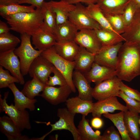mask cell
<instances>
[{"label":"cell","instance_id":"cell-26","mask_svg":"<svg viewBox=\"0 0 140 140\" xmlns=\"http://www.w3.org/2000/svg\"><path fill=\"white\" fill-rule=\"evenodd\" d=\"M121 35L125 41L140 44V9L138 10L131 23Z\"/></svg>","mask_w":140,"mask_h":140},{"label":"cell","instance_id":"cell-2","mask_svg":"<svg viewBox=\"0 0 140 140\" xmlns=\"http://www.w3.org/2000/svg\"><path fill=\"white\" fill-rule=\"evenodd\" d=\"M3 18L10 26L11 30L31 36L41 26L43 21L41 8H38L33 12L9 15Z\"/></svg>","mask_w":140,"mask_h":140},{"label":"cell","instance_id":"cell-42","mask_svg":"<svg viewBox=\"0 0 140 140\" xmlns=\"http://www.w3.org/2000/svg\"><path fill=\"white\" fill-rule=\"evenodd\" d=\"M102 140H121L122 137L119 131L113 126L107 129L102 135Z\"/></svg>","mask_w":140,"mask_h":140},{"label":"cell","instance_id":"cell-45","mask_svg":"<svg viewBox=\"0 0 140 140\" xmlns=\"http://www.w3.org/2000/svg\"><path fill=\"white\" fill-rule=\"evenodd\" d=\"M69 3L75 5L77 3L83 2L88 5L96 3L97 0H64Z\"/></svg>","mask_w":140,"mask_h":140},{"label":"cell","instance_id":"cell-47","mask_svg":"<svg viewBox=\"0 0 140 140\" xmlns=\"http://www.w3.org/2000/svg\"><path fill=\"white\" fill-rule=\"evenodd\" d=\"M21 0H0V5H6L12 4H19Z\"/></svg>","mask_w":140,"mask_h":140},{"label":"cell","instance_id":"cell-7","mask_svg":"<svg viewBox=\"0 0 140 140\" xmlns=\"http://www.w3.org/2000/svg\"><path fill=\"white\" fill-rule=\"evenodd\" d=\"M75 5L74 9L69 13L68 20L74 24L79 30L85 29L95 30L102 27L86 12V7L81 3Z\"/></svg>","mask_w":140,"mask_h":140},{"label":"cell","instance_id":"cell-20","mask_svg":"<svg viewBox=\"0 0 140 140\" xmlns=\"http://www.w3.org/2000/svg\"><path fill=\"white\" fill-rule=\"evenodd\" d=\"M79 31L77 27L68 20L63 23L57 25L53 34L57 42L69 41L74 40Z\"/></svg>","mask_w":140,"mask_h":140},{"label":"cell","instance_id":"cell-9","mask_svg":"<svg viewBox=\"0 0 140 140\" xmlns=\"http://www.w3.org/2000/svg\"><path fill=\"white\" fill-rule=\"evenodd\" d=\"M74 41L80 46L84 47L87 51L95 55L102 46L94 29H85L79 30Z\"/></svg>","mask_w":140,"mask_h":140},{"label":"cell","instance_id":"cell-13","mask_svg":"<svg viewBox=\"0 0 140 140\" xmlns=\"http://www.w3.org/2000/svg\"><path fill=\"white\" fill-rule=\"evenodd\" d=\"M72 92L68 84L59 87L46 85L40 96L51 104L57 105L66 102Z\"/></svg>","mask_w":140,"mask_h":140},{"label":"cell","instance_id":"cell-17","mask_svg":"<svg viewBox=\"0 0 140 140\" xmlns=\"http://www.w3.org/2000/svg\"><path fill=\"white\" fill-rule=\"evenodd\" d=\"M0 131L9 140H31L27 136L22 135L19 129L8 116L0 117Z\"/></svg>","mask_w":140,"mask_h":140},{"label":"cell","instance_id":"cell-10","mask_svg":"<svg viewBox=\"0 0 140 140\" xmlns=\"http://www.w3.org/2000/svg\"><path fill=\"white\" fill-rule=\"evenodd\" d=\"M53 65L49 60L40 55L36 58L31 63L28 73L30 77L36 78L46 84L52 73Z\"/></svg>","mask_w":140,"mask_h":140},{"label":"cell","instance_id":"cell-8","mask_svg":"<svg viewBox=\"0 0 140 140\" xmlns=\"http://www.w3.org/2000/svg\"><path fill=\"white\" fill-rule=\"evenodd\" d=\"M120 80L116 76L97 84L93 88V97L98 101L118 96L120 90Z\"/></svg>","mask_w":140,"mask_h":140},{"label":"cell","instance_id":"cell-38","mask_svg":"<svg viewBox=\"0 0 140 140\" xmlns=\"http://www.w3.org/2000/svg\"><path fill=\"white\" fill-rule=\"evenodd\" d=\"M8 70H5L3 67L0 66V88L8 87L9 85L13 83H19V80L15 76H12Z\"/></svg>","mask_w":140,"mask_h":140},{"label":"cell","instance_id":"cell-35","mask_svg":"<svg viewBox=\"0 0 140 140\" xmlns=\"http://www.w3.org/2000/svg\"><path fill=\"white\" fill-rule=\"evenodd\" d=\"M103 12L112 27L116 32L121 35L125 32L126 26L122 14Z\"/></svg>","mask_w":140,"mask_h":140},{"label":"cell","instance_id":"cell-39","mask_svg":"<svg viewBox=\"0 0 140 140\" xmlns=\"http://www.w3.org/2000/svg\"><path fill=\"white\" fill-rule=\"evenodd\" d=\"M139 9L131 0L125 7L122 15L126 28L131 23Z\"/></svg>","mask_w":140,"mask_h":140},{"label":"cell","instance_id":"cell-22","mask_svg":"<svg viewBox=\"0 0 140 140\" xmlns=\"http://www.w3.org/2000/svg\"><path fill=\"white\" fill-rule=\"evenodd\" d=\"M55 51L60 56L68 61H74L80 46L74 41L57 42L54 46Z\"/></svg>","mask_w":140,"mask_h":140},{"label":"cell","instance_id":"cell-21","mask_svg":"<svg viewBox=\"0 0 140 140\" xmlns=\"http://www.w3.org/2000/svg\"><path fill=\"white\" fill-rule=\"evenodd\" d=\"M48 2L56 14L57 25L68 20L70 13L75 7V5L70 4L64 0L57 1L51 0Z\"/></svg>","mask_w":140,"mask_h":140},{"label":"cell","instance_id":"cell-15","mask_svg":"<svg viewBox=\"0 0 140 140\" xmlns=\"http://www.w3.org/2000/svg\"><path fill=\"white\" fill-rule=\"evenodd\" d=\"M84 74L90 82H93L96 84L116 76L115 69L95 62L89 70Z\"/></svg>","mask_w":140,"mask_h":140},{"label":"cell","instance_id":"cell-25","mask_svg":"<svg viewBox=\"0 0 140 140\" xmlns=\"http://www.w3.org/2000/svg\"><path fill=\"white\" fill-rule=\"evenodd\" d=\"M139 114L124 112V120L127 133L132 140H140Z\"/></svg>","mask_w":140,"mask_h":140},{"label":"cell","instance_id":"cell-36","mask_svg":"<svg viewBox=\"0 0 140 140\" xmlns=\"http://www.w3.org/2000/svg\"><path fill=\"white\" fill-rule=\"evenodd\" d=\"M21 40L9 32L0 34V52L15 49Z\"/></svg>","mask_w":140,"mask_h":140},{"label":"cell","instance_id":"cell-12","mask_svg":"<svg viewBox=\"0 0 140 140\" xmlns=\"http://www.w3.org/2000/svg\"><path fill=\"white\" fill-rule=\"evenodd\" d=\"M15 49L0 52V65L16 78L20 85H23L25 82L21 72L20 62L14 53Z\"/></svg>","mask_w":140,"mask_h":140},{"label":"cell","instance_id":"cell-18","mask_svg":"<svg viewBox=\"0 0 140 140\" xmlns=\"http://www.w3.org/2000/svg\"><path fill=\"white\" fill-rule=\"evenodd\" d=\"M73 78L74 84L78 91V96L83 100L92 101L93 88L84 74L75 70Z\"/></svg>","mask_w":140,"mask_h":140},{"label":"cell","instance_id":"cell-6","mask_svg":"<svg viewBox=\"0 0 140 140\" xmlns=\"http://www.w3.org/2000/svg\"><path fill=\"white\" fill-rule=\"evenodd\" d=\"M9 94V92H5L3 99L0 94V112L5 113L13 121L21 132L25 129H31L29 113L26 109H18L12 103L8 105L6 99Z\"/></svg>","mask_w":140,"mask_h":140},{"label":"cell","instance_id":"cell-4","mask_svg":"<svg viewBox=\"0 0 140 140\" xmlns=\"http://www.w3.org/2000/svg\"><path fill=\"white\" fill-rule=\"evenodd\" d=\"M41 55L49 60L63 75L72 92L75 93L73 76L75 69L74 61H71L63 58L56 53L54 46L43 51Z\"/></svg>","mask_w":140,"mask_h":140},{"label":"cell","instance_id":"cell-32","mask_svg":"<svg viewBox=\"0 0 140 140\" xmlns=\"http://www.w3.org/2000/svg\"><path fill=\"white\" fill-rule=\"evenodd\" d=\"M46 84L34 77L24 84L22 92L29 98L33 99L37 96H40V93L44 90Z\"/></svg>","mask_w":140,"mask_h":140},{"label":"cell","instance_id":"cell-11","mask_svg":"<svg viewBox=\"0 0 140 140\" xmlns=\"http://www.w3.org/2000/svg\"><path fill=\"white\" fill-rule=\"evenodd\" d=\"M123 44L122 42L115 45L102 46L99 52L95 55L94 62L101 65L115 70L118 53Z\"/></svg>","mask_w":140,"mask_h":140},{"label":"cell","instance_id":"cell-3","mask_svg":"<svg viewBox=\"0 0 140 140\" xmlns=\"http://www.w3.org/2000/svg\"><path fill=\"white\" fill-rule=\"evenodd\" d=\"M31 36L26 33L21 34L20 45L14 50V53L19 59L21 72L23 76L28 73L32 62L43 51L37 50L33 48L31 42Z\"/></svg>","mask_w":140,"mask_h":140},{"label":"cell","instance_id":"cell-5","mask_svg":"<svg viewBox=\"0 0 140 140\" xmlns=\"http://www.w3.org/2000/svg\"><path fill=\"white\" fill-rule=\"evenodd\" d=\"M75 114L69 111L67 108H59L57 112V116L59 120L53 124L49 123L51 127V130L42 137L33 138V140H43L52 132L63 130L69 131L72 134L74 140H81L78 128L74 123V118Z\"/></svg>","mask_w":140,"mask_h":140},{"label":"cell","instance_id":"cell-19","mask_svg":"<svg viewBox=\"0 0 140 140\" xmlns=\"http://www.w3.org/2000/svg\"><path fill=\"white\" fill-rule=\"evenodd\" d=\"M66 102L67 108L73 113L80 114L86 116L92 112L93 101L83 100L78 96L69 98Z\"/></svg>","mask_w":140,"mask_h":140},{"label":"cell","instance_id":"cell-1","mask_svg":"<svg viewBox=\"0 0 140 140\" xmlns=\"http://www.w3.org/2000/svg\"><path fill=\"white\" fill-rule=\"evenodd\" d=\"M121 80L130 82L140 75V46L137 43L125 41L118 53L115 69Z\"/></svg>","mask_w":140,"mask_h":140},{"label":"cell","instance_id":"cell-49","mask_svg":"<svg viewBox=\"0 0 140 140\" xmlns=\"http://www.w3.org/2000/svg\"><path fill=\"white\" fill-rule=\"evenodd\" d=\"M139 114H140V113ZM139 127H140V116H139Z\"/></svg>","mask_w":140,"mask_h":140},{"label":"cell","instance_id":"cell-24","mask_svg":"<svg viewBox=\"0 0 140 140\" xmlns=\"http://www.w3.org/2000/svg\"><path fill=\"white\" fill-rule=\"evenodd\" d=\"M95 55L80 46V50L74 61L75 69L84 74L90 69L94 62Z\"/></svg>","mask_w":140,"mask_h":140},{"label":"cell","instance_id":"cell-41","mask_svg":"<svg viewBox=\"0 0 140 140\" xmlns=\"http://www.w3.org/2000/svg\"><path fill=\"white\" fill-rule=\"evenodd\" d=\"M120 90L127 96L140 102V92L137 90L129 87L122 81L120 82Z\"/></svg>","mask_w":140,"mask_h":140},{"label":"cell","instance_id":"cell-33","mask_svg":"<svg viewBox=\"0 0 140 140\" xmlns=\"http://www.w3.org/2000/svg\"><path fill=\"white\" fill-rule=\"evenodd\" d=\"M124 111H121L117 113L111 114L108 113L103 115L113 122L120 134L122 140H132L126 129L124 120Z\"/></svg>","mask_w":140,"mask_h":140},{"label":"cell","instance_id":"cell-31","mask_svg":"<svg viewBox=\"0 0 140 140\" xmlns=\"http://www.w3.org/2000/svg\"><path fill=\"white\" fill-rule=\"evenodd\" d=\"M43 21L41 27L53 33L57 26L56 17L48 2L44 1L41 8Z\"/></svg>","mask_w":140,"mask_h":140},{"label":"cell","instance_id":"cell-50","mask_svg":"<svg viewBox=\"0 0 140 140\" xmlns=\"http://www.w3.org/2000/svg\"><path fill=\"white\" fill-rule=\"evenodd\" d=\"M138 45H139V46H140V44H138Z\"/></svg>","mask_w":140,"mask_h":140},{"label":"cell","instance_id":"cell-43","mask_svg":"<svg viewBox=\"0 0 140 140\" xmlns=\"http://www.w3.org/2000/svg\"><path fill=\"white\" fill-rule=\"evenodd\" d=\"M90 122L92 127L96 129L101 128L104 124L103 120L101 117H93L91 120Z\"/></svg>","mask_w":140,"mask_h":140},{"label":"cell","instance_id":"cell-40","mask_svg":"<svg viewBox=\"0 0 140 140\" xmlns=\"http://www.w3.org/2000/svg\"><path fill=\"white\" fill-rule=\"evenodd\" d=\"M125 102L128 110L134 113H140V102L127 96L120 90L118 96Z\"/></svg>","mask_w":140,"mask_h":140},{"label":"cell","instance_id":"cell-27","mask_svg":"<svg viewBox=\"0 0 140 140\" xmlns=\"http://www.w3.org/2000/svg\"><path fill=\"white\" fill-rule=\"evenodd\" d=\"M131 0H97V3L104 12L122 14Z\"/></svg>","mask_w":140,"mask_h":140},{"label":"cell","instance_id":"cell-16","mask_svg":"<svg viewBox=\"0 0 140 140\" xmlns=\"http://www.w3.org/2000/svg\"><path fill=\"white\" fill-rule=\"evenodd\" d=\"M35 49L44 51L54 46L57 41L54 34L41 27L31 36Z\"/></svg>","mask_w":140,"mask_h":140},{"label":"cell","instance_id":"cell-48","mask_svg":"<svg viewBox=\"0 0 140 140\" xmlns=\"http://www.w3.org/2000/svg\"><path fill=\"white\" fill-rule=\"evenodd\" d=\"M140 9V0H131Z\"/></svg>","mask_w":140,"mask_h":140},{"label":"cell","instance_id":"cell-34","mask_svg":"<svg viewBox=\"0 0 140 140\" xmlns=\"http://www.w3.org/2000/svg\"><path fill=\"white\" fill-rule=\"evenodd\" d=\"M35 7L32 5H22L19 4H12L6 5H0V15L3 18L9 15L23 12H32L35 10Z\"/></svg>","mask_w":140,"mask_h":140},{"label":"cell","instance_id":"cell-37","mask_svg":"<svg viewBox=\"0 0 140 140\" xmlns=\"http://www.w3.org/2000/svg\"><path fill=\"white\" fill-rule=\"evenodd\" d=\"M53 76H50L46 85L48 86H54L58 85L60 86H65L68 85L67 81L61 73L55 66L52 68Z\"/></svg>","mask_w":140,"mask_h":140},{"label":"cell","instance_id":"cell-30","mask_svg":"<svg viewBox=\"0 0 140 140\" xmlns=\"http://www.w3.org/2000/svg\"><path fill=\"white\" fill-rule=\"evenodd\" d=\"M97 37L102 46L115 45L125 41L121 35L102 27L95 30Z\"/></svg>","mask_w":140,"mask_h":140},{"label":"cell","instance_id":"cell-14","mask_svg":"<svg viewBox=\"0 0 140 140\" xmlns=\"http://www.w3.org/2000/svg\"><path fill=\"white\" fill-rule=\"evenodd\" d=\"M116 110L125 112L128 110V109L126 106L119 102L116 96H114L98 100L94 103L92 113L93 117H101L103 114L113 113Z\"/></svg>","mask_w":140,"mask_h":140},{"label":"cell","instance_id":"cell-44","mask_svg":"<svg viewBox=\"0 0 140 140\" xmlns=\"http://www.w3.org/2000/svg\"><path fill=\"white\" fill-rule=\"evenodd\" d=\"M44 0H21L19 4H28L34 6L35 7L41 8Z\"/></svg>","mask_w":140,"mask_h":140},{"label":"cell","instance_id":"cell-29","mask_svg":"<svg viewBox=\"0 0 140 140\" xmlns=\"http://www.w3.org/2000/svg\"><path fill=\"white\" fill-rule=\"evenodd\" d=\"M82 115L78 126L81 140H102V135L99 131H94L89 125L88 120Z\"/></svg>","mask_w":140,"mask_h":140},{"label":"cell","instance_id":"cell-23","mask_svg":"<svg viewBox=\"0 0 140 140\" xmlns=\"http://www.w3.org/2000/svg\"><path fill=\"white\" fill-rule=\"evenodd\" d=\"M8 88L13 94L14 106L17 109L20 110L27 109L31 111L35 110V104L37 101L36 99H31L27 97L19 90L14 83L10 84Z\"/></svg>","mask_w":140,"mask_h":140},{"label":"cell","instance_id":"cell-28","mask_svg":"<svg viewBox=\"0 0 140 140\" xmlns=\"http://www.w3.org/2000/svg\"><path fill=\"white\" fill-rule=\"evenodd\" d=\"M86 12L87 15L97 22L102 28L117 33L112 27L97 3L88 5L86 7Z\"/></svg>","mask_w":140,"mask_h":140},{"label":"cell","instance_id":"cell-46","mask_svg":"<svg viewBox=\"0 0 140 140\" xmlns=\"http://www.w3.org/2000/svg\"><path fill=\"white\" fill-rule=\"evenodd\" d=\"M10 30V28L5 23L0 20V34L9 32Z\"/></svg>","mask_w":140,"mask_h":140}]
</instances>
